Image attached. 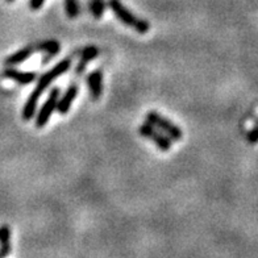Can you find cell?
<instances>
[{
  "label": "cell",
  "mask_w": 258,
  "mask_h": 258,
  "mask_svg": "<svg viewBox=\"0 0 258 258\" xmlns=\"http://www.w3.org/2000/svg\"><path fill=\"white\" fill-rule=\"evenodd\" d=\"M70 66H72V59H69V58L62 59L61 62H58V63L55 64L54 68L50 69L48 73H45V74L38 79V83L37 86H36V89L33 90V92H32L31 95H29V98L27 99V102H25L24 104V108H23V119H24L25 121L31 120L34 116L36 108H37L38 100H40V98L42 96L45 90L48 89L49 86H50L55 79L59 78L61 75H63L64 73L68 72L69 69H70Z\"/></svg>",
  "instance_id": "cell-1"
},
{
  "label": "cell",
  "mask_w": 258,
  "mask_h": 258,
  "mask_svg": "<svg viewBox=\"0 0 258 258\" xmlns=\"http://www.w3.org/2000/svg\"><path fill=\"white\" fill-rule=\"evenodd\" d=\"M109 8L112 10L115 16L121 21L122 24H125L126 27L132 28L137 33L146 34L150 29V24L144 19H140L136 15L133 14L132 11H129L120 0H109L108 2Z\"/></svg>",
  "instance_id": "cell-2"
},
{
  "label": "cell",
  "mask_w": 258,
  "mask_h": 258,
  "mask_svg": "<svg viewBox=\"0 0 258 258\" xmlns=\"http://www.w3.org/2000/svg\"><path fill=\"white\" fill-rule=\"evenodd\" d=\"M146 121L160 129L161 132H165V135L169 136L171 140H174V141H179L183 137V132L177 124H174L171 120L160 115L156 111H150V112L146 113Z\"/></svg>",
  "instance_id": "cell-3"
},
{
  "label": "cell",
  "mask_w": 258,
  "mask_h": 258,
  "mask_svg": "<svg viewBox=\"0 0 258 258\" xmlns=\"http://www.w3.org/2000/svg\"><path fill=\"white\" fill-rule=\"evenodd\" d=\"M59 94H61V91H59L58 87H54V89L50 90L48 98H46L45 103L40 108V111L37 113V117H36V126L37 128H44L49 122L51 115L54 113L55 108H57V102L58 99H59Z\"/></svg>",
  "instance_id": "cell-4"
},
{
  "label": "cell",
  "mask_w": 258,
  "mask_h": 258,
  "mask_svg": "<svg viewBox=\"0 0 258 258\" xmlns=\"http://www.w3.org/2000/svg\"><path fill=\"white\" fill-rule=\"evenodd\" d=\"M140 135L143 137H146L150 140L152 143L156 144V146L162 152H169L171 148V139L166 136L165 133H161L160 129L152 125L150 122H145L143 125L140 126Z\"/></svg>",
  "instance_id": "cell-5"
},
{
  "label": "cell",
  "mask_w": 258,
  "mask_h": 258,
  "mask_svg": "<svg viewBox=\"0 0 258 258\" xmlns=\"http://www.w3.org/2000/svg\"><path fill=\"white\" fill-rule=\"evenodd\" d=\"M77 95H78V86L77 85L69 86V89L66 90V92H64L61 98L58 99L57 108H55V111H57L59 115H66V113L70 111V108H72V105L73 103H74Z\"/></svg>",
  "instance_id": "cell-6"
},
{
  "label": "cell",
  "mask_w": 258,
  "mask_h": 258,
  "mask_svg": "<svg viewBox=\"0 0 258 258\" xmlns=\"http://www.w3.org/2000/svg\"><path fill=\"white\" fill-rule=\"evenodd\" d=\"M90 95L94 100L102 98L103 95V73L100 70H94L87 77Z\"/></svg>",
  "instance_id": "cell-7"
},
{
  "label": "cell",
  "mask_w": 258,
  "mask_h": 258,
  "mask_svg": "<svg viewBox=\"0 0 258 258\" xmlns=\"http://www.w3.org/2000/svg\"><path fill=\"white\" fill-rule=\"evenodd\" d=\"M3 75L7 79L16 82L17 85H21V86L31 85L32 82L36 79V74H34V73L20 72V70H17V69H14V68L6 69Z\"/></svg>",
  "instance_id": "cell-8"
},
{
  "label": "cell",
  "mask_w": 258,
  "mask_h": 258,
  "mask_svg": "<svg viewBox=\"0 0 258 258\" xmlns=\"http://www.w3.org/2000/svg\"><path fill=\"white\" fill-rule=\"evenodd\" d=\"M99 54V49L95 45H90V46H86L81 53V58H79V63L77 64V69H75V73L77 74H82L85 72L86 66L89 62H91L92 59H95Z\"/></svg>",
  "instance_id": "cell-9"
},
{
  "label": "cell",
  "mask_w": 258,
  "mask_h": 258,
  "mask_svg": "<svg viewBox=\"0 0 258 258\" xmlns=\"http://www.w3.org/2000/svg\"><path fill=\"white\" fill-rule=\"evenodd\" d=\"M33 51L34 49L32 48V46H25V48L17 50L16 53H14V54L8 55V57L6 58L4 63L7 64V66H16V64L23 63V62L27 61L28 58L33 54Z\"/></svg>",
  "instance_id": "cell-10"
},
{
  "label": "cell",
  "mask_w": 258,
  "mask_h": 258,
  "mask_svg": "<svg viewBox=\"0 0 258 258\" xmlns=\"http://www.w3.org/2000/svg\"><path fill=\"white\" fill-rule=\"evenodd\" d=\"M11 253V229L7 224L0 227V257H7Z\"/></svg>",
  "instance_id": "cell-11"
},
{
  "label": "cell",
  "mask_w": 258,
  "mask_h": 258,
  "mask_svg": "<svg viewBox=\"0 0 258 258\" xmlns=\"http://www.w3.org/2000/svg\"><path fill=\"white\" fill-rule=\"evenodd\" d=\"M37 49L40 51H44L46 57H54L61 51V45L57 40H46L38 44Z\"/></svg>",
  "instance_id": "cell-12"
},
{
  "label": "cell",
  "mask_w": 258,
  "mask_h": 258,
  "mask_svg": "<svg viewBox=\"0 0 258 258\" xmlns=\"http://www.w3.org/2000/svg\"><path fill=\"white\" fill-rule=\"evenodd\" d=\"M90 11H91L92 16L95 19H102L103 14L105 11L104 0H90Z\"/></svg>",
  "instance_id": "cell-13"
},
{
  "label": "cell",
  "mask_w": 258,
  "mask_h": 258,
  "mask_svg": "<svg viewBox=\"0 0 258 258\" xmlns=\"http://www.w3.org/2000/svg\"><path fill=\"white\" fill-rule=\"evenodd\" d=\"M64 10L69 19H77L79 16L78 0H64Z\"/></svg>",
  "instance_id": "cell-14"
},
{
  "label": "cell",
  "mask_w": 258,
  "mask_h": 258,
  "mask_svg": "<svg viewBox=\"0 0 258 258\" xmlns=\"http://www.w3.org/2000/svg\"><path fill=\"white\" fill-rule=\"evenodd\" d=\"M248 140H249V143H251V144L257 143V141H258V126H257V128L253 129L251 132H249Z\"/></svg>",
  "instance_id": "cell-15"
},
{
  "label": "cell",
  "mask_w": 258,
  "mask_h": 258,
  "mask_svg": "<svg viewBox=\"0 0 258 258\" xmlns=\"http://www.w3.org/2000/svg\"><path fill=\"white\" fill-rule=\"evenodd\" d=\"M44 2L45 0H31V8L33 11H38L41 7H42Z\"/></svg>",
  "instance_id": "cell-16"
},
{
  "label": "cell",
  "mask_w": 258,
  "mask_h": 258,
  "mask_svg": "<svg viewBox=\"0 0 258 258\" xmlns=\"http://www.w3.org/2000/svg\"><path fill=\"white\" fill-rule=\"evenodd\" d=\"M8 3H12V2H14V0H7Z\"/></svg>",
  "instance_id": "cell-17"
}]
</instances>
